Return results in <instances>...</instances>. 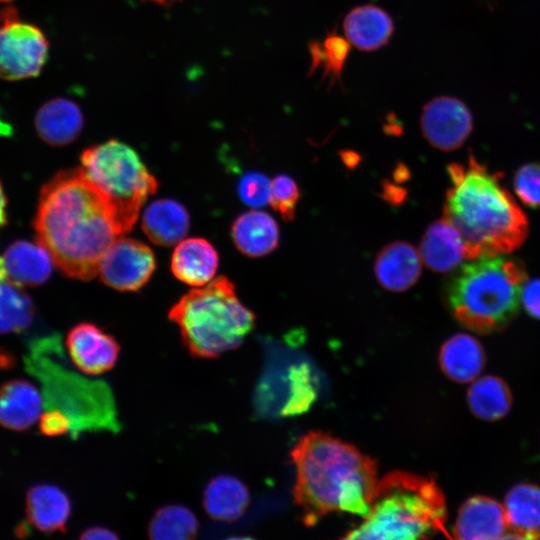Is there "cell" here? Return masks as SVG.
<instances>
[{"mask_svg":"<svg viewBox=\"0 0 540 540\" xmlns=\"http://www.w3.org/2000/svg\"><path fill=\"white\" fill-rule=\"evenodd\" d=\"M70 515V499L58 486L41 483L27 491V520L38 530L47 533L65 531Z\"/></svg>","mask_w":540,"mask_h":540,"instance_id":"cell-20","label":"cell"},{"mask_svg":"<svg viewBox=\"0 0 540 540\" xmlns=\"http://www.w3.org/2000/svg\"><path fill=\"white\" fill-rule=\"evenodd\" d=\"M521 300L526 312L540 320V278L526 281L522 288Z\"/></svg>","mask_w":540,"mask_h":540,"instance_id":"cell-36","label":"cell"},{"mask_svg":"<svg viewBox=\"0 0 540 540\" xmlns=\"http://www.w3.org/2000/svg\"><path fill=\"white\" fill-rule=\"evenodd\" d=\"M39 430L47 436H59L71 430V421L61 411L49 409L39 418Z\"/></svg>","mask_w":540,"mask_h":540,"instance_id":"cell-35","label":"cell"},{"mask_svg":"<svg viewBox=\"0 0 540 540\" xmlns=\"http://www.w3.org/2000/svg\"><path fill=\"white\" fill-rule=\"evenodd\" d=\"M155 267L154 254L146 244L119 237L102 255L98 273L107 286L122 292H134L149 281Z\"/></svg>","mask_w":540,"mask_h":540,"instance_id":"cell-10","label":"cell"},{"mask_svg":"<svg viewBox=\"0 0 540 540\" xmlns=\"http://www.w3.org/2000/svg\"><path fill=\"white\" fill-rule=\"evenodd\" d=\"M231 234L239 251L249 257H262L279 244V227L268 213L250 210L234 221Z\"/></svg>","mask_w":540,"mask_h":540,"instance_id":"cell-24","label":"cell"},{"mask_svg":"<svg viewBox=\"0 0 540 540\" xmlns=\"http://www.w3.org/2000/svg\"><path fill=\"white\" fill-rule=\"evenodd\" d=\"M499 540H527L521 536H518L516 534H513V533H510V534H505L503 537H501Z\"/></svg>","mask_w":540,"mask_h":540,"instance_id":"cell-41","label":"cell"},{"mask_svg":"<svg viewBox=\"0 0 540 540\" xmlns=\"http://www.w3.org/2000/svg\"><path fill=\"white\" fill-rule=\"evenodd\" d=\"M11 133V127L0 118V135Z\"/></svg>","mask_w":540,"mask_h":540,"instance_id":"cell-40","label":"cell"},{"mask_svg":"<svg viewBox=\"0 0 540 540\" xmlns=\"http://www.w3.org/2000/svg\"><path fill=\"white\" fill-rule=\"evenodd\" d=\"M451 186L445 195L443 219L461 236L466 259L506 255L520 248L529 233L526 214L502 185L472 154L466 164L447 167Z\"/></svg>","mask_w":540,"mask_h":540,"instance_id":"cell-3","label":"cell"},{"mask_svg":"<svg viewBox=\"0 0 540 540\" xmlns=\"http://www.w3.org/2000/svg\"><path fill=\"white\" fill-rule=\"evenodd\" d=\"M34 228L37 242L67 277L90 280L123 231L106 197L83 169L59 171L43 185Z\"/></svg>","mask_w":540,"mask_h":540,"instance_id":"cell-1","label":"cell"},{"mask_svg":"<svg viewBox=\"0 0 540 540\" xmlns=\"http://www.w3.org/2000/svg\"><path fill=\"white\" fill-rule=\"evenodd\" d=\"M445 496L435 479L393 471L378 480L369 512L337 540H427L445 529Z\"/></svg>","mask_w":540,"mask_h":540,"instance_id":"cell-4","label":"cell"},{"mask_svg":"<svg viewBox=\"0 0 540 540\" xmlns=\"http://www.w3.org/2000/svg\"><path fill=\"white\" fill-rule=\"evenodd\" d=\"M2 260L7 279L21 287H36L46 282L54 264L41 244L27 240L11 243Z\"/></svg>","mask_w":540,"mask_h":540,"instance_id":"cell-16","label":"cell"},{"mask_svg":"<svg viewBox=\"0 0 540 540\" xmlns=\"http://www.w3.org/2000/svg\"><path fill=\"white\" fill-rule=\"evenodd\" d=\"M184 345L195 357L214 358L239 346L252 330L253 312L226 277L184 294L169 310Z\"/></svg>","mask_w":540,"mask_h":540,"instance_id":"cell-6","label":"cell"},{"mask_svg":"<svg viewBox=\"0 0 540 540\" xmlns=\"http://www.w3.org/2000/svg\"><path fill=\"white\" fill-rule=\"evenodd\" d=\"M42 397L27 380L14 379L0 386V425L25 431L40 418Z\"/></svg>","mask_w":540,"mask_h":540,"instance_id":"cell-19","label":"cell"},{"mask_svg":"<svg viewBox=\"0 0 540 540\" xmlns=\"http://www.w3.org/2000/svg\"><path fill=\"white\" fill-rule=\"evenodd\" d=\"M512 400L507 383L492 375L477 379L467 393L471 412L485 421H496L505 417L511 409Z\"/></svg>","mask_w":540,"mask_h":540,"instance_id":"cell-27","label":"cell"},{"mask_svg":"<svg viewBox=\"0 0 540 540\" xmlns=\"http://www.w3.org/2000/svg\"><path fill=\"white\" fill-rule=\"evenodd\" d=\"M35 308L32 299L8 279L0 281V334L17 333L33 322Z\"/></svg>","mask_w":540,"mask_h":540,"instance_id":"cell-29","label":"cell"},{"mask_svg":"<svg viewBox=\"0 0 540 540\" xmlns=\"http://www.w3.org/2000/svg\"><path fill=\"white\" fill-rule=\"evenodd\" d=\"M83 124L84 118L79 106L63 97L47 101L35 117L38 135L52 146H65L75 141Z\"/></svg>","mask_w":540,"mask_h":540,"instance_id":"cell-17","label":"cell"},{"mask_svg":"<svg viewBox=\"0 0 540 540\" xmlns=\"http://www.w3.org/2000/svg\"><path fill=\"white\" fill-rule=\"evenodd\" d=\"M299 196L298 185L290 176L281 174L272 179L269 204L284 221H292L295 218Z\"/></svg>","mask_w":540,"mask_h":540,"instance_id":"cell-32","label":"cell"},{"mask_svg":"<svg viewBox=\"0 0 540 540\" xmlns=\"http://www.w3.org/2000/svg\"><path fill=\"white\" fill-rule=\"evenodd\" d=\"M420 257L434 272L456 269L464 259L465 246L456 229L445 219L431 223L422 236Z\"/></svg>","mask_w":540,"mask_h":540,"instance_id":"cell-21","label":"cell"},{"mask_svg":"<svg viewBox=\"0 0 540 540\" xmlns=\"http://www.w3.org/2000/svg\"><path fill=\"white\" fill-rule=\"evenodd\" d=\"M513 187L524 205L540 208V162L520 166L514 174Z\"/></svg>","mask_w":540,"mask_h":540,"instance_id":"cell-33","label":"cell"},{"mask_svg":"<svg viewBox=\"0 0 540 540\" xmlns=\"http://www.w3.org/2000/svg\"><path fill=\"white\" fill-rule=\"evenodd\" d=\"M199 528L197 517L187 507L169 504L152 516L148 535L150 540H195Z\"/></svg>","mask_w":540,"mask_h":540,"instance_id":"cell-28","label":"cell"},{"mask_svg":"<svg viewBox=\"0 0 540 540\" xmlns=\"http://www.w3.org/2000/svg\"><path fill=\"white\" fill-rule=\"evenodd\" d=\"M224 540H255V539L249 536H233V537L226 538Z\"/></svg>","mask_w":540,"mask_h":540,"instance_id":"cell-42","label":"cell"},{"mask_svg":"<svg viewBox=\"0 0 540 540\" xmlns=\"http://www.w3.org/2000/svg\"><path fill=\"white\" fill-rule=\"evenodd\" d=\"M69 356L84 374L96 376L111 370L117 362V340L99 326L82 322L70 329L66 339Z\"/></svg>","mask_w":540,"mask_h":540,"instance_id":"cell-12","label":"cell"},{"mask_svg":"<svg viewBox=\"0 0 540 540\" xmlns=\"http://www.w3.org/2000/svg\"><path fill=\"white\" fill-rule=\"evenodd\" d=\"M16 358L6 349L0 347V370L11 369L15 366Z\"/></svg>","mask_w":540,"mask_h":540,"instance_id":"cell-38","label":"cell"},{"mask_svg":"<svg viewBox=\"0 0 540 540\" xmlns=\"http://www.w3.org/2000/svg\"><path fill=\"white\" fill-rule=\"evenodd\" d=\"M269 179L262 173L249 172L242 176L238 183L241 200L251 207H262L269 203Z\"/></svg>","mask_w":540,"mask_h":540,"instance_id":"cell-34","label":"cell"},{"mask_svg":"<svg viewBox=\"0 0 540 540\" xmlns=\"http://www.w3.org/2000/svg\"><path fill=\"white\" fill-rule=\"evenodd\" d=\"M81 164L108 200L123 234L129 232L148 197L157 191V179L133 148L116 139L85 149Z\"/></svg>","mask_w":540,"mask_h":540,"instance_id":"cell-7","label":"cell"},{"mask_svg":"<svg viewBox=\"0 0 540 540\" xmlns=\"http://www.w3.org/2000/svg\"><path fill=\"white\" fill-rule=\"evenodd\" d=\"M6 205L7 199L0 182V229L7 223Z\"/></svg>","mask_w":540,"mask_h":540,"instance_id":"cell-39","label":"cell"},{"mask_svg":"<svg viewBox=\"0 0 540 540\" xmlns=\"http://www.w3.org/2000/svg\"><path fill=\"white\" fill-rule=\"evenodd\" d=\"M421 131L428 143L441 151L460 148L473 129L472 114L460 99L438 96L428 101L422 109Z\"/></svg>","mask_w":540,"mask_h":540,"instance_id":"cell-11","label":"cell"},{"mask_svg":"<svg viewBox=\"0 0 540 540\" xmlns=\"http://www.w3.org/2000/svg\"><path fill=\"white\" fill-rule=\"evenodd\" d=\"M421 257L404 241H394L381 249L374 262L375 276L380 285L401 292L412 287L421 274Z\"/></svg>","mask_w":540,"mask_h":540,"instance_id":"cell-14","label":"cell"},{"mask_svg":"<svg viewBox=\"0 0 540 540\" xmlns=\"http://www.w3.org/2000/svg\"><path fill=\"white\" fill-rule=\"evenodd\" d=\"M507 530L504 507L490 497L477 495L459 508L451 540H499Z\"/></svg>","mask_w":540,"mask_h":540,"instance_id":"cell-13","label":"cell"},{"mask_svg":"<svg viewBox=\"0 0 540 540\" xmlns=\"http://www.w3.org/2000/svg\"><path fill=\"white\" fill-rule=\"evenodd\" d=\"M219 264L214 246L204 238L179 242L171 258V271L180 281L202 287L212 281Z\"/></svg>","mask_w":540,"mask_h":540,"instance_id":"cell-18","label":"cell"},{"mask_svg":"<svg viewBox=\"0 0 540 540\" xmlns=\"http://www.w3.org/2000/svg\"><path fill=\"white\" fill-rule=\"evenodd\" d=\"M250 494L245 484L238 478L221 474L212 478L203 493V506L214 520L235 521L247 509Z\"/></svg>","mask_w":540,"mask_h":540,"instance_id":"cell-25","label":"cell"},{"mask_svg":"<svg viewBox=\"0 0 540 540\" xmlns=\"http://www.w3.org/2000/svg\"><path fill=\"white\" fill-rule=\"evenodd\" d=\"M291 457L296 469L294 503L306 526L334 512L367 515L378 483L373 459L319 431L304 435Z\"/></svg>","mask_w":540,"mask_h":540,"instance_id":"cell-2","label":"cell"},{"mask_svg":"<svg viewBox=\"0 0 540 540\" xmlns=\"http://www.w3.org/2000/svg\"><path fill=\"white\" fill-rule=\"evenodd\" d=\"M508 529L527 540H540V488L530 483L513 486L504 501Z\"/></svg>","mask_w":540,"mask_h":540,"instance_id":"cell-26","label":"cell"},{"mask_svg":"<svg viewBox=\"0 0 540 540\" xmlns=\"http://www.w3.org/2000/svg\"><path fill=\"white\" fill-rule=\"evenodd\" d=\"M486 361L481 343L466 333L448 338L439 353L443 373L457 383L473 381L481 373Z\"/></svg>","mask_w":540,"mask_h":540,"instance_id":"cell-22","label":"cell"},{"mask_svg":"<svg viewBox=\"0 0 540 540\" xmlns=\"http://www.w3.org/2000/svg\"><path fill=\"white\" fill-rule=\"evenodd\" d=\"M469 261L450 277L445 289L447 304L466 328L480 334L498 332L519 312L527 281L524 264L503 255Z\"/></svg>","mask_w":540,"mask_h":540,"instance_id":"cell-5","label":"cell"},{"mask_svg":"<svg viewBox=\"0 0 540 540\" xmlns=\"http://www.w3.org/2000/svg\"><path fill=\"white\" fill-rule=\"evenodd\" d=\"M43 381L51 406L71 421L75 438L83 431H116L119 423L112 393L102 381H90L61 367H50Z\"/></svg>","mask_w":540,"mask_h":540,"instance_id":"cell-8","label":"cell"},{"mask_svg":"<svg viewBox=\"0 0 540 540\" xmlns=\"http://www.w3.org/2000/svg\"><path fill=\"white\" fill-rule=\"evenodd\" d=\"M343 31L351 45L370 52L389 43L394 33V22L382 8L365 4L348 12L343 21Z\"/></svg>","mask_w":540,"mask_h":540,"instance_id":"cell-15","label":"cell"},{"mask_svg":"<svg viewBox=\"0 0 540 540\" xmlns=\"http://www.w3.org/2000/svg\"><path fill=\"white\" fill-rule=\"evenodd\" d=\"M288 393L281 411L282 416L305 412L316 398L312 374L306 363L291 367L288 373Z\"/></svg>","mask_w":540,"mask_h":540,"instance_id":"cell-31","label":"cell"},{"mask_svg":"<svg viewBox=\"0 0 540 540\" xmlns=\"http://www.w3.org/2000/svg\"><path fill=\"white\" fill-rule=\"evenodd\" d=\"M79 540H119V538L107 528L91 527L81 534Z\"/></svg>","mask_w":540,"mask_h":540,"instance_id":"cell-37","label":"cell"},{"mask_svg":"<svg viewBox=\"0 0 540 540\" xmlns=\"http://www.w3.org/2000/svg\"><path fill=\"white\" fill-rule=\"evenodd\" d=\"M190 217L185 207L172 199L152 202L142 216V229L159 246L178 244L186 236Z\"/></svg>","mask_w":540,"mask_h":540,"instance_id":"cell-23","label":"cell"},{"mask_svg":"<svg viewBox=\"0 0 540 540\" xmlns=\"http://www.w3.org/2000/svg\"><path fill=\"white\" fill-rule=\"evenodd\" d=\"M48 59V42L36 26L18 22L12 13L0 26V78L36 77Z\"/></svg>","mask_w":540,"mask_h":540,"instance_id":"cell-9","label":"cell"},{"mask_svg":"<svg viewBox=\"0 0 540 540\" xmlns=\"http://www.w3.org/2000/svg\"><path fill=\"white\" fill-rule=\"evenodd\" d=\"M311 55V67L309 73L316 69H322L324 78H328L331 84L341 80L343 67L350 52L348 40L335 31L327 33L322 41L309 43Z\"/></svg>","mask_w":540,"mask_h":540,"instance_id":"cell-30","label":"cell"}]
</instances>
